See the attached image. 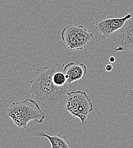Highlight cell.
Listing matches in <instances>:
<instances>
[{
    "instance_id": "cell-1",
    "label": "cell",
    "mask_w": 133,
    "mask_h": 148,
    "mask_svg": "<svg viewBox=\"0 0 133 148\" xmlns=\"http://www.w3.org/2000/svg\"><path fill=\"white\" fill-rule=\"evenodd\" d=\"M54 65L38 68L30 80L29 91L31 97L47 110L60 103L68 92L67 88H59L54 84L51 80Z\"/></svg>"
},
{
    "instance_id": "cell-2",
    "label": "cell",
    "mask_w": 133,
    "mask_h": 148,
    "mask_svg": "<svg viewBox=\"0 0 133 148\" xmlns=\"http://www.w3.org/2000/svg\"><path fill=\"white\" fill-rule=\"evenodd\" d=\"M7 116L19 128H26L29 121L34 120L37 123H42L46 119V114L42 111L38 103L31 98L13 102L6 108Z\"/></svg>"
},
{
    "instance_id": "cell-3",
    "label": "cell",
    "mask_w": 133,
    "mask_h": 148,
    "mask_svg": "<svg viewBox=\"0 0 133 148\" xmlns=\"http://www.w3.org/2000/svg\"><path fill=\"white\" fill-rule=\"evenodd\" d=\"M66 109L74 117L80 119L83 125L87 124L89 114L93 110V103L85 91H76L67 93Z\"/></svg>"
},
{
    "instance_id": "cell-4",
    "label": "cell",
    "mask_w": 133,
    "mask_h": 148,
    "mask_svg": "<svg viewBox=\"0 0 133 148\" xmlns=\"http://www.w3.org/2000/svg\"><path fill=\"white\" fill-rule=\"evenodd\" d=\"M93 37V33L83 25H70L64 27L61 32V40L70 51L83 50Z\"/></svg>"
},
{
    "instance_id": "cell-5",
    "label": "cell",
    "mask_w": 133,
    "mask_h": 148,
    "mask_svg": "<svg viewBox=\"0 0 133 148\" xmlns=\"http://www.w3.org/2000/svg\"><path fill=\"white\" fill-rule=\"evenodd\" d=\"M112 36L116 51L122 52L133 49V14L123 26Z\"/></svg>"
},
{
    "instance_id": "cell-6",
    "label": "cell",
    "mask_w": 133,
    "mask_h": 148,
    "mask_svg": "<svg viewBox=\"0 0 133 148\" xmlns=\"http://www.w3.org/2000/svg\"><path fill=\"white\" fill-rule=\"evenodd\" d=\"M133 14V12L126 14L122 17L107 18L97 21L95 23V29L101 34L102 38H107L120 29L125 23L130 18Z\"/></svg>"
},
{
    "instance_id": "cell-7",
    "label": "cell",
    "mask_w": 133,
    "mask_h": 148,
    "mask_svg": "<svg viewBox=\"0 0 133 148\" xmlns=\"http://www.w3.org/2000/svg\"><path fill=\"white\" fill-rule=\"evenodd\" d=\"M87 66L83 63L77 64L71 62L64 65L63 67V72L66 76L69 85L81 79L87 74Z\"/></svg>"
},
{
    "instance_id": "cell-8",
    "label": "cell",
    "mask_w": 133,
    "mask_h": 148,
    "mask_svg": "<svg viewBox=\"0 0 133 148\" xmlns=\"http://www.w3.org/2000/svg\"><path fill=\"white\" fill-rule=\"evenodd\" d=\"M35 135L37 137L47 138L50 144L51 148H72L70 143L68 141L65 136L57 134L56 135H50L42 130H38Z\"/></svg>"
},
{
    "instance_id": "cell-9",
    "label": "cell",
    "mask_w": 133,
    "mask_h": 148,
    "mask_svg": "<svg viewBox=\"0 0 133 148\" xmlns=\"http://www.w3.org/2000/svg\"><path fill=\"white\" fill-rule=\"evenodd\" d=\"M113 69V66L112 64H108L105 66V70L108 72L112 71Z\"/></svg>"
},
{
    "instance_id": "cell-10",
    "label": "cell",
    "mask_w": 133,
    "mask_h": 148,
    "mask_svg": "<svg viewBox=\"0 0 133 148\" xmlns=\"http://www.w3.org/2000/svg\"><path fill=\"white\" fill-rule=\"evenodd\" d=\"M115 61V58H114V56H110L109 58V62L110 63H114Z\"/></svg>"
}]
</instances>
